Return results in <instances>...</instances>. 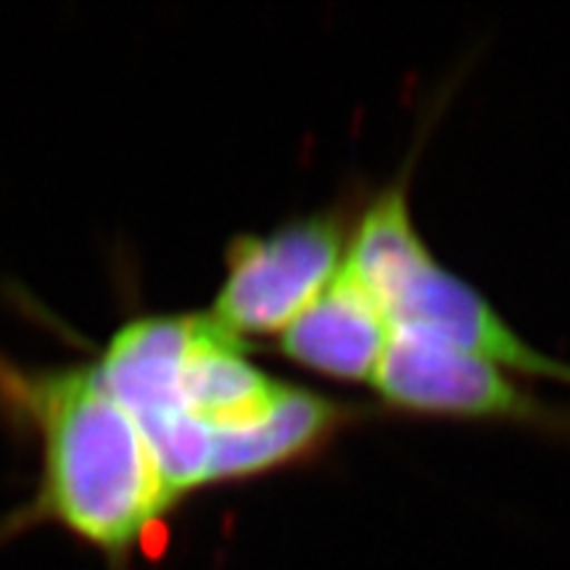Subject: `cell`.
<instances>
[{
	"label": "cell",
	"mask_w": 570,
	"mask_h": 570,
	"mask_svg": "<svg viewBox=\"0 0 570 570\" xmlns=\"http://www.w3.org/2000/svg\"><path fill=\"white\" fill-rule=\"evenodd\" d=\"M6 399L35 428L42 481L27 508L0 523V541L38 525L67 531L109 570H130L175 510L151 449L106 391L96 365L0 375Z\"/></svg>",
	"instance_id": "1"
},
{
	"label": "cell",
	"mask_w": 570,
	"mask_h": 570,
	"mask_svg": "<svg viewBox=\"0 0 570 570\" xmlns=\"http://www.w3.org/2000/svg\"><path fill=\"white\" fill-rule=\"evenodd\" d=\"M344 230L333 214L296 219L269 235H240L225 256L212 320L244 341L283 333L344 267Z\"/></svg>",
	"instance_id": "2"
},
{
	"label": "cell",
	"mask_w": 570,
	"mask_h": 570,
	"mask_svg": "<svg viewBox=\"0 0 570 570\" xmlns=\"http://www.w3.org/2000/svg\"><path fill=\"white\" fill-rule=\"evenodd\" d=\"M373 383L389 404L428 415L547 420V412L494 362L404 327H391Z\"/></svg>",
	"instance_id": "3"
},
{
	"label": "cell",
	"mask_w": 570,
	"mask_h": 570,
	"mask_svg": "<svg viewBox=\"0 0 570 570\" xmlns=\"http://www.w3.org/2000/svg\"><path fill=\"white\" fill-rule=\"evenodd\" d=\"M391 327L428 333L497 367L539 375L570 386V365L525 344L473 285L425 254L381 304Z\"/></svg>",
	"instance_id": "4"
},
{
	"label": "cell",
	"mask_w": 570,
	"mask_h": 570,
	"mask_svg": "<svg viewBox=\"0 0 570 570\" xmlns=\"http://www.w3.org/2000/svg\"><path fill=\"white\" fill-rule=\"evenodd\" d=\"M389 341V317L341 267L336 281L281 333V352L320 375L373 381Z\"/></svg>",
	"instance_id": "5"
},
{
	"label": "cell",
	"mask_w": 570,
	"mask_h": 570,
	"mask_svg": "<svg viewBox=\"0 0 570 570\" xmlns=\"http://www.w3.org/2000/svg\"><path fill=\"white\" fill-rule=\"evenodd\" d=\"M341 423V407L315 391L283 386L246 423L214 436L212 483L248 479L315 449Z\"/></svg>",
	"instance_id": "6"
},
{
	"label": "cell",
	"mask_w": 570,
	"mask_h": 570,
	"mask_svg": "<svg viewBox=\"0 0 570 570\" xmlns=\"http://www.w3.org/2000/svg\"><path fill=\"white\" fill-rule=\"evenodd\" d=\"M346 254L344 269L377 306L425 254H431L412 225L404 185H394L367 206Z\"/></svg>",
	"instance_id": "7"
}]
</instances>
